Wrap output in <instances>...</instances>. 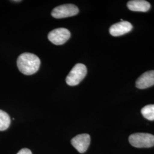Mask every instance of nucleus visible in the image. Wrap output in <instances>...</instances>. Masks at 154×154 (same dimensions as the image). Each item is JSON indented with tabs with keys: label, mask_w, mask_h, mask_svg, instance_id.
<instances>
[{
	"label": "nucleus",
	"mask_w": 154,
	"mask_h": 154,
	"mask_svg": "<svg viewBox=\"0 0 154 154\" xmlns=\"http://www.w3.org/2000/svg\"><path fill=\"white\" fill-rule=\"evenodd\" d=\"M17 64L20 72L25 75H30L38 70L41 61L37 55L24 53L18 57Z\"/></svg>",
	"instance_id": "obj_1"
},
{
	"label": "nucleus",
	"mask_w": 154,
	"mask_h": 154,
	"mask_svg": "<svg viewBox=\"0 0 154 154\" xmlns=\"http://www.w3.org/2000/svg\"><path fill=\"white\" fill-rule=\"evenodd\" d=\"M129 142L137 148H149L154 146V135L148 133H135L128 138Z\"/></svg>",
	"instance_id": "obj_2"
},
{
	"label": "nucleus",
	"mask_w": 154,
	"mask_h": 154,
	"mask_svg": "<svg viewBox=\"0 0 154 154\" xmlns=\"http://www.w3.org/2000/svg\"><path fill=\"white\" fill-rule=\"evenodd\" d=\"M87 74V68L82 63H77L73 67L66 78V82L69 86H76L81 82Z\"/></svg>",
	"instance_id": "obj_3"
},
{
	"label": "nucleus",
	"mask_w": 154,
	"mask_h": 154,
	"mask_svg": "<svg viewBox=\"0 0 154 154\" xmlns=\"http://www.w3.org/2000/svg\"><path fill=\"white\" fill-rule=\"evenodd\" d=\"M79 13L77 6L73 4H65L55 7L51 11V15L55 18H64L76 16Z\"/></svg>",
	"instance_id": "obj_4"
},
{
	"label": "nucleus",
	"mask_w": 154,
	"mask_h": 154,
	"mask_svg": "<svg viewBox=\"0 0 154 154\" xmlns=\"http://www.w3.org/2000/svg\"><path fill=\"white\" fill-rule=\"evenodd\" d=\"M71 33L65 28H58L51 30L48 34V39L51 42L56 45L64 44L70 38Z\"/></svg>",
	"instance_id": "obj_5"
},
{
	"label": "nucleus",
	"mask_w": 154,
	"mask_h": 154,
	"mask_svg": "<svg viewBox=\"0 0 154 154\" xmlns=\"http://www.w3.org/2000/svg\"><path fill=\"white\" fill-rule=\"evenodd\" d=\"M72 146L80 153H84L90 146V136L88 134L78 135L71 140Z\"/></svg>",
	"instance_id": "obj_6"
},
{
	"label": "nucleus",
	"mask_w": 154,
	"mask_h": 154,
	"mask_svg": "<svg viewBox=\"0 0 154 154\" xmlns=\"http://www.w3.org/2000/svg\"><path fill=\"white\" fill-rule=\"evenodd\" d=\"M132 24L128 21H121L112 25L109 29L110 34L114 37L123 35L132 30Z\"/></svg>",
	"instance_id": "obj_7"
},
{
	"label": "nucleus",
	"mask_w": 154,
	"mask_h": 154,
	"mask_svg": "<svg viewBox=\"0 0 154 154\" xmlns=\"http://www.w3.org/2000/svg\"><path fill=\"white\" fill-rule=\"evenodd\" d=\"M154 85V70L144 72L136 81V87L140 89L149 88Z\"/></svg>",
	"instance_id": "obj_8"
},
{
	"label": "nucleus",
	"mask_w": 154,
	"mask_h": 154,
	"mask_svg": "<svg viewBox=\"0 0 154 154\" xmlns=\"http://www.w3.org/2000/svg\"><path fill=\"white\" fill-rule=\"evenodd\" d=\"M128 8L134 11L146 12L151 8L150 4L144 0H131L127 3Z\"/></svg>",
	"instance_id": "obj_9"
},
{
	"label": "nucleus",
	"mask_w": 154,
	"mask_h": 154,
	"mask_svg": "<svg viewBox=\"0 0 154 154\" xmlns=\"http://www.w3.org/2000/svg\"><path fill=\"white\" fill-rule=\"evenodd\" d=\"M11 120L9 116L2 110H0V131H4L9 128Z\"/></svg>",
	"instance_id": "obj_10"
},
{
	"label": "nucleus",
	"mask_w": 154,
	"mask_h": 154,
	"mask_svg": "<svg viewBox=\"0 0 154 154\" xmlns=\"http://www.w3.org/2000/svg\"><path fill=\"white\" fill-rule=\"evenodd\" d=\"M142 116L149 121H154V105H149L143 107L141 110Z\"/></svg>",
	"instance_id": "obj_11"
},
{
	"label": "nucleus",
	"mask_w": 154,
	"mask_h": 154,
	"mask_svg": "<svg viewBox=\"0 0 154 154\" xmlns=\"http://www.w3.org/2000/svg\"><path fill=\"white\" fill-rule=\"evenodd\" d=\"M17 154H32V153L29 149H22Z\"/></svg>",
	"instance_id": "obj_12"
}]
</instances>
